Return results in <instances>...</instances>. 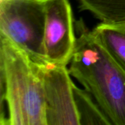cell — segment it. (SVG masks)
<instances>
[{"mask_svg":"<svg viewBox=\"0 0 125 125\" xmlns=\"http://www.w3.org/2000/svg\"><path fill=\"white\" fill-rule=\"evenodd\" d=\"M47 125H80L73 86L67 65L47 62L40 64Z\"/></svg>","mask_w":125,"mask_h":125,"instance_id":"277c9868","label":"cell"},{"mask_svg":"<svg viewBox=\"0 0 125 125\" xmlns=\"http://www.w3.org/2000/svg\"><path fill=\"white\" fill-rule=\"evenodd\" d=\"M69 0H45L44 47L48 62L67 65L76 45Z\"/></svg>","mask_w":125,"mask_h":125,"instance_id":"5b68a950","label":"cell"},{"mask_svg":"<svg viewBox=\"0 0 125 125\" xmlns=\"http://www.w3.org/2000/svg\"><path fill=\"white\" fill-rule=\"evenodd\" d=\"M73 92L80 125H112L108 116L86 90H82L74 84Z\"/></svg>","mask_w":125,"mask_h":125,"instance_id":"52a82bcc","label":"cell"},{"mask_svg":"<svg viewBox=\"0 0 125 125\" xmlns=\"http://www.w3.org/2000/svg\"><path fill=\"white\" fill-rule=\"evenodd\" d=\"M83 10L105 23L125 21V0H78Z\"/></svg>","mask_w":125,"mask_h":125,"instance_id":"ba28073f","label":"cell"},{"mask_svg":"<svg viewBox=\"0 0 125 125\" xmlns=\"http://www.w3.org/2000/svg\"><path fill=\"white\" fill-rule=\"evenodd\" d=\"M45 25V0H0V33L38 64L48 62Z\"/></svg>","mask_w":125,"mask_h":125,"instance_id":"3957f363","label":"cell"},{"mask_svg":"<svg viewBox=\"0 0 125 125\" xmlns=\"http://www.w3.org/2000/svg\"><path fill=\"white\" fill-rule=\"evenodd\" d=\"M92 31L95 38L125 72V21L101 22Z\"/></svg>","mask_w":125,"mask_h":125,"instance_id":"8992f818","label":"cell"},{"mask_svg":"<svg viewBox=\"0 0 125 125\" xmlns=\"http://www.w3.org/2000/svg\"><path fill=\"white\" fill-rule=\"evenodd\" d=\"M1 34V102L7 116L2 125H47L40 64Z\"/></svg>","mask_w":125,"mask_h":125,"instance_id":"7a4b0ae2","label":"cell"},{"mask_svg":"<svg viewBox=\"0 0 125 125\" xmlns=\"http://www.w3.org/2000/svg\"><path fill=\"white\" fill-rule=\"evenodd\" d=\"M69 68L113 125H125V72L82 21Z\"/></svg>","mask_w":125,"mask_h":125,"instance_id":"6da1fadb","label":"cell"}]
</instances>
